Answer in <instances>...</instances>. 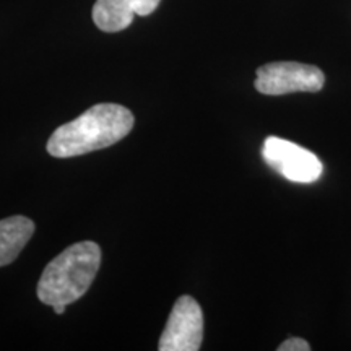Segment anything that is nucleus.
Returning a JSON list of instances; mask_svg holds the SVG:
<instances>
[{"instance_id": "nucleus-1", "label": "nucleus", "mask_w": 351, "mask_h": 351, "mask_svg": "<svg viewBox=\"0 0 351 351\" xmlns=\"http://www.w3.org/2000/svg\"><path fill=\"white\" fill-rule=\"evenodd\" d=\"M134 116L119 104L104 103L86 109L77 119L60 125L47 140L54 158H72L111 147L130 134Z\"/></svg>"}, {"instance_id": "nucleus-6", "label": "nucleus", "mask_w": 351, "mask_h": 351, "mask_svg": "<svg viewBox=\"0 0 351 351\" xmlns=\"http://www.w3.org/2000/svg\"><path fill=\"white\" fill-rule=\"evenodd\" d=\"M160 2L161 0H96L93 21L104 33L122 32L129 28L135 15H150Z\"/></svg>"}, {"instance_id": "nucleus-7", "label": "nucleus", "mask_w": 351, "mask_h": 351, "mask_svg": "<svg viewBox=\"0 0 351 351\" xmlns=\"http://www.w3.org/2000/svg\"><path fill=\"white\" fill-rule=\"evenodd\" d=\"M34 232V223L29 218L15 217L0 219V267L12 263Z\"/></svg>"}, {"instance_id": "nucleus-3", "label": "nucleus", "mask_w": 351, "mask_h": 351, "mask_svg": "<svg viewBox=\"0 0 351 351\" xmlns=\"http://www.w3.org/2000/svg\"><path fill=\"white\" fill-rule=\"evenodd\" d=\"M324 83H326V75L315 65L271 62L257 69L256 90L269 96L317 93L324 88Z\"/></svg>"}, {"instance_id": "nucleus-2", "label": "nucleus", "mask_w": 351, "mask_h": 351, "mask_svg": "<svg viewBox=\"0 0 351 351\" xmlns=\"http://www.w3.org/2000/svg\"><path fill=\"white\" fill-rule=\"evenodd\" d=\"M101 265V249L93 241H82L47 263L38 283L39 301L47 306L72 304L85 295Z\"/></svg>"}, {"instance_id": "nucleus-8", "label": "nucleus", "mask_w": 351, "mask_h": 351, "mask_svg": "<svg viewBox=\"0 0 351 351\" xmlns=\"http://www.w3.org/2000/svg\"><path fill=\"white\" fill-rule=\"evenodd\" d=\"M311 345L302 339H288L278 346V351H309Z\"/></svg>"}, {"instance_id": "nucleus-4", "label": "nucleus", "mask_w": 351, "mask_h": 351, "mask_svg": "<svg viewBox=\"0 0 351 351\" xmlns=\"http://www.w3.org/2000/svg\"><path fill=\"white\" fill-rule=\"evenodd\" d=\"M262 156L265 163L293 182H314L322 174V163L313 152L278 137H267Z\"/></svg>"}, {"instance_id": "nucleus-9", "label": "nucleus", "mask_w": 351, "mask_h": 351, "mask_svg": "<svg viewBox=\"0 0 351 351\" xmlns=\"http://www.w3.org/2000/svg\"><path fill=\"white\" fill-rule=\"evenodd\" d=\"M52 309H54L56 314H64L65 313V304H56V306H52Z\"/></svg>"}, {"instance_id": "nucleus-5", "label": "nucleus", "mask_w": 351, "mask_h": 351, "mask_svg": "<svg viewBox=\"0 0 351 351\" xmlns=\"http://www.w3.org/2000/svg\"><path fill=\"white\" fill-rule=\"evenodd\" d=\"M204 340V314L192 296H181L174 302L168 324L161 335L160 351H197Z\"/></svg>"}]
</instances>
